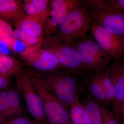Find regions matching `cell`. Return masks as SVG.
Returning <instances> with one entry per match:
<instances>
[{
  "mask_svg": "<svg viewBox=\"0 0 124 124\" xmlns=\"http://www.w3.org/2000/svg\"><path fill=\"white\" fill-rule=\"evenodd\" d=\"M2 124H37L34 120L24 116L16 117L5 121Z\"/></svg>",
  "mask_w": 124,
  "mask_h": 124,
  "instance_id": "27",
  "label": "cell"
},
{
  "mask_svg": "<svg viewBox=\"0 0 124 124\" xmlns=\"http://www.w3.org/2000/svg\"><path fill=\"white\" fill-rule=\"evenodd\" d=\"M110 78L114 87V95L112 103V112L124 121V57L113 62L105 70Z\"/></svg>",
  "mask_w": 124,
  "mask_h": 124,
  "instance_id": "8",
  "label": "cell"
},
{
  "mask_svg": "<svg viewBox=\"0 0 124 124\" xmlns=\"http://www.w3.org/2000/svg\"><path fill=\"white\" fill-rule=\"evenodd\" d=\"M41 45L43 48L53 53L59 62L67 69L75 72L82 77L85 75L80 55L74 46L66 44L53 36L44 39Z\"/></svg>",
  "mask_w": 124,
  "mask_h": 124,
  "instance_id": "7",
  "label": "cell"
},
{
  "mask_svg": "<svg viewBox=\"0 0 124 124\" xmlns=\"http://www.w3.org/2000/svg\"><path fill=\"white\" fill-rule=\"evenodd\" d=\"M70 114L73 124H88L84 108L79 100H75L71 104Z\"/></svg>",
  "mask_w": 124,
  "mask_h": 124,
  "instance_id": "18",
  "label": "cell"
},
{
  "mask_svg": "<svg viewBox=\"0 0 124 124\" xmlns=\"http://www.w3.org/2000/svg\"><path fill=\"white\" fill-rule=\"evenodd\" d=\"M9 80L0 76V89L5 88L8 84Z\"/></svg>",
  "mask_w": 124,
  "mask_h": 124,
  "instance_id": "28",
  "label": "cell"
},
{
  "mask_svg": "<svg viewBox=\"0 0 124 124\" xmlns=\"http://www.w3.org/2000/svg\"><path fill=\"white\" fill-rule=\"evenodd\" d=\"M82 81L85 88L88 90L89 95L102 106H107L106 98L99 77V73L87 74Z\"/></svg>",
  "mask_w": 124,
  "mask_h": 124,
  "instance_id": "13",
  "label": "cell"
},
{
  "mask_svg": "<svg viewBox=\"0 0 124 124\" xmlns=\"http://www.w3.org/2000/svg\"><path fill=\"white\" fill-rule=\"evenodd\" d=\"M9 117L7 93L2 91L0 92V121L3 123L5 121V119Z\"/></svg>",
  "mask_w": 124,
  "mask_h": 124,
  "instance_id": "23",
  "label": "cell"
},
{
  "mask_svg": "<svg viewBox=\"0 0 124 124\" xmlns=\"http://www.w3.org/2000/svg\"><path fill=\"white\" fill-rule=\"evenodd\" d=\"M24 16L20 1L0 0V18L7 22H17Z\"/></svg>",
  "mask_w": 124,
  "mask_h": 124,
  "instance_id": "14",
  "label": "cell"
},
{
  "mask_svg": "<svg viewBox=\"0 0 124 124\" xmlns=\"http://www.w3.org/2000/svg\"><path fill=\"white\" fill-rule=\"evenodd\" d=\"M13 34L15 39L22 41L31 49L39 48L44 40L42 38L36 37L18 28L13 30Z\"/></svg>",
  "mask_w": 124,
  "mask_h": 124,
  "instance_id": "17",
  "label": "cell"
},
{
  "mask_svg": "<svg viewBox=\"0 0 124 124\" xmlns=\"http://www.w3.org/2000/svg\"><path fill=\"white\" fill-rule=\"evenodd\" d=\"M23 7L25 12L27 14V15L33 16L40 15L45 13L49 11V10L48 11L45 13H40L30 2L29 0L24 1V3L23 5Z\"/></svg>",
  "mask_w": 124,
  "mask_h": 124,
  "instance_id": "25",
  "label": "cell"
},
{
  "mask_svg": "<svg viewBox=\"0 0 124 124\" xmlns=\"http://www.w3.org/2000/svg\"><path fill=\"white\" fill-rule=\"evenodd\" d=\"M91 22L86 7L81 0L79 5L68 13L59 24L55 37L73 46L75 42L87 35Z\"/></svg>",
  "mask_w": 124,
  "mask_h": 124,
  "instance_id": "2",
  "label": "cell"
},
{
  "mask_svg": "<svg viewBox=\"0 0 124 124\" xmlns=\"http://www.w3.org/2000/svg\"><path fill=\"white\" fill-rule=\"evenodd\" d=\"M81 2L85 6L91 22L124 37V13L114 9L104 0H83Z\"/></svg>",
  "mask_w": 124,
  "mask_h": 124,
  "instance_id": "4",
  "label": "cell"
},
{
  "mask_svg": "<svg viewBox=\"0 0 124 124\" xmlns=\"http://www.w3.org/2000/svg\"><path fill=\"white\" fill-rule=\"evenodd\" d=\"M39 12L45 13L49 10V5L50 0H29Z\"/></svg>",
  "mask_w": 124,
  "mask_h": 124,
  "instance_id": "24",
  "label": "cell"
},
{
  "mask_svg": "<svg viewBox=\"0 0 124 124\" xmlns=\"http://www.w3.org/2000/svg\"><path fill=\"white\" fill-rule=\"evenodd\" d=\"M3 122H1V121H0V124H3Z\"/></svg>",
  "mask_w": 124,
  "mask_h": 124,
  "instance_id": "29",
  "label": "cell"
},
{
  "mask_svg": "<svg viewBox=\"0 0 124 124\" xmlns=\"http://www.w3.org/2000/svg\"><path fill=\"white\" fill-rule=\"evenodd\" d=\"M81 3L80 0H52L49 2V12L44 25L46 38L52 36L58 25L68 13Z\"/></svg>",
  "mask_w": 124,
  "mask_h": 124,
  "instance_id": "10",
  "label": "cell"
},
{
  "mask_svg": "<svg viewBox=\"0 0 124 124\" xmlns=\"http://www.w3.org/2000/svg\"><path fill=\"white\" fill-rule=\"evenodd\" d=\"M90 28L96 42L113 60L123 57L124 37L116 35L93 22H91Z\"/></svg>",
  "mask_w": 124,
  "mask_h": 124,
  "instance_id": "9",
  "label": "cell"
},
{
  "mask_svg": "<svg viewBox=\"0 0 124 124\" xmlns=\"http://www.w3.org/2000/svg\"><path fill=\"white\" fill-rule=\"evenodd\" d=\"M84 108L88 124H103L99 104L87 94L80 102Z\"/></svg>",
  "mask_w": 124,
  "mask_h": 124,
  "instance_id": "15",
  "label": "cell"
},
{
  "mask_svg": "<svg viewBox=\"0 0 124 124\" xmlns=\"http://www.w3.org/2000/svg\"><path fill=\"white\" fill-rule=\"evenodd\" d=\"M104 1L114 9L124 13V0H104Z\"/></svg>",
  "mask_w": 124,
  "mask_h": 124,
  "instance_id": "26",
  "label": "cell"
},
{
  "mask_svg": "<svg viewBox=\"0 0 124 124\" xmlns=\"http://www.w3.org/2000/svg\"><path fill=\"white\" fill-rule=\"evenodd\" d=\"M73 46L80 55L85 75L104 71L113 59L91 36L86 35L78 40Z\"/></svg>",
  "mask_w": 124,
  "mask_h": 124,
  "instance_id": "5",
  "label": "cell"
},
{
  "mask_svg": "<svg viewBox=\"0 0 124 124\" xmlns=\"http://www.w3.org/2000/svg\"><path fill=\"white\" fill-rule=\"evenodd\" d=\"M72 124V123H70V124Z\"/></svg>",
  "mask_w": 124,
  "mask_h": 124,
  "instance_id": "30",
  "label": "cell"
},
{
  "mask_svg": "<svg viewBox=\"0 0 124 124\" xmlns=\"http://www.w3.org/2000/svg\"><path fill=\"white\" fill-rule=\"evenodd\" d=\"M33 86L39 96L47 124L72 123L70 110L43 85L36 72L27 69Z\"/></svg>",
  "mask_w": 124,
  "mask_h": 124,
  "instance_id": "3",
  "label": "cell"
},
{
  "mask_svg": "<svg viewBox=\"0 0 124 124\" xmlns=\"http://www.w3.org/2000/svg\"><path fill=\"white\" fill-rule=\"evenodd\" d=\"M17 92L24 99L29 113L37 124H47L40 99L27 70L22 68L16 73Z\"/></svg>",
  "mask_w": 124,
  "mask_h": 124,
  "instance_id": "6",
  "label": "cell"
},
{
  "mask_svg": "<svg viewBox=\"0 0 124 124\" xmlns=\"http://www.w3.org/2000/svg\"><path fill=\"white\" fill-rule=\"evenodd\" d=\"M20 54L23 60L40 72L67 69L53 53L44 48L30 50Z\"/></svg>",
  "mask_w": 124,
  "mask_h": 124,
  "instance_id": "11",
  "label": "cell"
},
{
  "mask_svg": "<svg viewBox=\"0 0 124 124\" xmlns=\"http://www.w3.org/2000/svg\"><path fill=\"white\" fill-rule=\"evenodd\" d=\"M7 102L9 117L23 113L20 95L17 91L11 90L7 93Z\"/></svg>",
  "mask_w": 124,
  "mask_h": 124,
  "instance_id": "19",
  "label": "cell"
},
{
  "mask_svg": "<svg viewBox=\"0 0 124 124\" xmlns=\"http://www.w3.org/2000/svg\"><path fill=\"white\" fill-rule=\"evenodd\" d=\"M99 77L103 88L107 106L111 105L114 99V87L112 81L106 71L99 73Z\"/></svg>",
  "mask_w": 124,
  "mask_h": 124,
  "instance_id": "21",
  "label": "cell"
},
{
  "mask_svg": "<svg viewBox=\"0 0 124 124\" xmlns=\"http://www.w3.org/2000/svg\"><path fill=\"white\" fill-rule=\"evenodd\" d=\"M21 68L19 62L6 54H0V76L9 79Z\"/></svg>",
  "mask_w": 124,
  "mask_h": 124,
  "instance_id": "16",
  "label": "cell"
},
{
  "mask_svg": "<svg viewBox=\"0 0 124 124\" xmlns=\"http://www.w3.org/2000/svg\"><path fill=\"white\" fill-rule=\"evenodd\" d=\"M37 73L45 88L70 110L72 103L79 100L85 90L83 78L70 69Z\"/></svg>",
  "mask_w": 124,
  "mask_h": 124,
  "instance_id": "1",
  "label": "cell"
},
{
  "mask_svg": "<svg viewBox=\"0 0 124 124\" xmlns=\"http://www.w3.org/2000/svg\"><path fill=\"white\" fill-rule=\"evenodd\" d=\"M13 31L8 23L0 18V43L11 49L15 41Z\"/></svg>",
  "mask_w": 124,
  "mask_h": 124,
  "instance_id": "20",
  "label": "cell"
},
{
  "mask_svg": "<svg viewBox=\"0 0 124 124\" xmlns=\"http://www.w3.org/2000/svg\"><path fill=\"white\" fill-rule=\"evenodd\" d=\"M49 12L33 16H24L15 23L16 27L36 37L42 38L45 21Z\"/></svg>",
  "mask_w": 124,
  "mask_h": 124,
  "instance_id": "12",
  "label": "cell"
},
{
  "mask_svg": "<svg viewBox=\"0 0 124 124\" xmlns=\"http://www.w3.org/2000/svg\"><path fill=\"white\" fill-rule=\"evenodd\" d=\"M101 112L103 124H123L124 122L119 119L112 111L99 104Z\"/></svg>",
  "mask_w": 124,
  "mask_h": 124,
  "instance_id": "22",
  "label": "cell"
}]
</instances>
